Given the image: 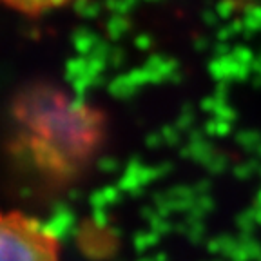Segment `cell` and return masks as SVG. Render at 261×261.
I'll return each instance as SVG.
<instances>
[{
  "instance_id": "2",
  "label": "cell",
  "mask_w": 261,
  "mask_h": 261,
  "mask_svg": "<svg viewBox=\"0 0 261 261\" xmlns=\"http://www.w3.org/2000/svg\"><path fill=\"white\" fill-rule=\"evenodd\" d=\"M73 2H76V0H0V6L11 9V11L22 13V15L37 16L57 11V9L73 4Z\"/></svg>"
},
{
  "instance_id": "1",
  "label": "cell",
  "mask_w": 261,
  "mask_h": 261,
  "mask_svg": "<svg viewBox=\"0 0 261 261\" xmlns=\"http://www.w3.org/2000/svg\"><path fill=\"white\" fill-rule=\"evenodd\" d=\"M0 261H62L60 241L37 218L0 211Z\"/></svg>"
}]
</instances>
